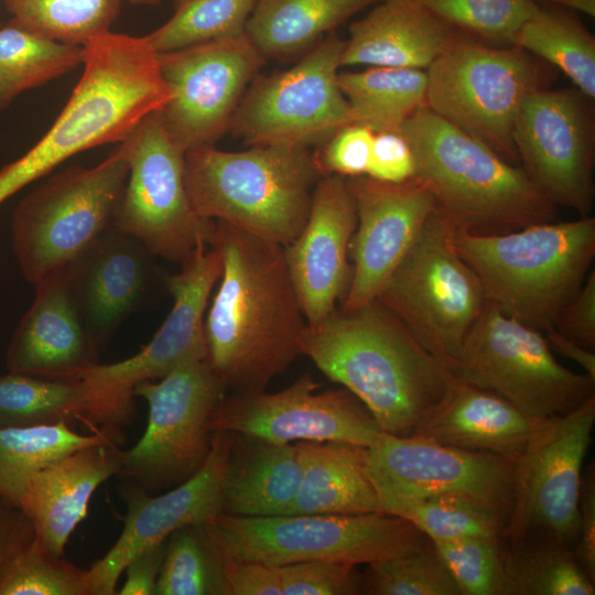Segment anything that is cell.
Returning a JSON list of instances; mask_svg holds the SVG:
<instances>
[{
    "mask_svg": "<svg viewBox=\"0 0 595 595\" xmlns=\"http://www.w3.org/2000/svg\"><path fill=\"white\" fill-rule=\"evenodd\" d=\"M461 595H510L501 539L433 541Z\"/></svg>",
    "mask_w": 595,
    "mask_h": 595,
    "instance_id": "ee69618b",
    "label": "cell"
},
{
    "mask_svg": "<svg viewBox=\"0 0 595 595\" xmlns=\"http://www.w3.org/2000/svg\"><path fill=\"white\" fill-rule=\"evenodd\" d=\"M301 475L295 444L235 433L224 476L223 512L249 517L289 515Z\"/></svg>",
    "mask_w": 595,
    "mask_h": 595,
    "instance_id": "83f0119b",
    "label": "cell"
},
{
    "mask_svg": "<svg viewBox=\"0 0 595 595\" xmlns=\"http://www.w3.org/2000/svg\"><path fill=\"white\" fill-rule=\"evenodd\" d=\"M34 536V528L22 509L0 497V569Z\"/></svg>",
    "mask_w": 595,
    "mask_h": 595,
    "instance_id": "f5cc1de1",
    "label": "cell"
},
{
    "mask_svg": "<svg viewBox=\"0 0 595 595\" xmlns=\"http://www.w3.org/2000/svg\"><path fill=\"white\" fill-rule=\"evenodd\" d=\"M462 35L419 0H379L349 26L340 64L428 68Z\"/></svg>",
    "mask_w": 595,
    "mask_h": 595,
    "instance_id": "484cf974",
    "label": "cell"
},
{
    "mask_svg": "<svg viewBox=\"0 0 595 595\" xmlns=\"http://www.w3.org/2000/svg\"><path fill=\"white\" fill-rule=\"evenodd\" d=\"M0 595H91L87 570L46 551L34 538L0 569Z\"/></svg>",
    "mask_w": 595,
    "mask_h": 595,
    "instance_id": "b9f144b4",
    "label": "cell"
},
{
    "mask_svg": "<svg viewBox=\"0 0 595 595\" xmlns=\"http://www.w3.org/2000/svg\"><path fill=\"white\" fill-rule=\"evenodd\" d=\"M451 372L537 421L564 415L595 396V379L561 365L543 332L505 315L488 301Z\"/></svg>",
    "mask_w": 595,
    "mask_h": 595,
    "instance_id": "9c48e42d",
    "label": "cell"
},
{
    "mask_svg": "<svg viewBox=\"0 0 595 595\" xmlns=\"http://www.w3.org/2000/svg\"><path fill=\"white\" fill-rule=\"evenodd\" d=\"M375 132L360 123H349L333 134L314 155L322 175L344 177L366 175Z\"/></svg>",
    "mask_w": 595,
    "mask_h": 595,
    "instance_id": "bcb514c9",
    "label": "cell"
},
{
    "mask_svg": "<svg viewBox=\"0 0 595 595\" xmlns=\"http://www.w3.org/2000/svg\"><path fill=\"white\" fill-rule=\"evenodd\" d=\"M108 443L118 444L101 431L79 434L68 422L0 428V497L20 508L33 474L83 447Z\"/></svg>",
    "mask_w": 595,
    "mask_h": 595,
    "instance_id": "1f68e13d",
    "label": "cell"
},
{
    "mask_svg": "<svg viewBox=\"0 0 595 595\" xmlns=\"http://www.w3.org/2000/svg\"><path fill=\"white\" fill-rule=\"evenodd\" d=\"M131 3L134 4H153L159 2L160 0H128Z\"/></svg>",
    "mask_w": 595,
    "mask_h": 595,
    "instance_id": "9f6ffc18",
    "label": "cell"
},
{
    "mask_svg": "<svg viewBox=\"0 0 595 595\" xmlns=\"http://www.w3.org/2000/svg\"><path fill=\"white\" fill-rule=\"evenodd\" d=\"M129 165L111 228L139 239L155 257L182 262L209 244L215 220L199 217L185 185V152L159 110L144 116L119 142Z\"/></svg>",
    "mask_w": 595,
    "mask_h": 595,
    "instance_id": "7c38bea8",
    "label": "cell"
},
{
    "mask_svg": "<svg viewBox=\"0 0 595 595\" xmlns=\"http://www.w3.org/2000/svg\"><path fill=\"white\" fill-rule=\"evenodd\" d=\"M456 234L437 208L376 298L450 371L487 303Z\"/></svg>",
    "mask_w": 595,
    "mask_h": 595,
    "instance_id": "52a82bcc",
    "label": "cell"
},
{
    "mask_svg": "<svg viewBox=\"0 0 595 595\" xmlns=\"http://www.w3.org/2000/svg\"><path fill=\"white\" fill-rule=\"evenodd\" d=\"M208 246L221 258L205 320L208 361L235 393L263 391L300 355L306 326L283 247L220 220Z\"/></svg>",
    "mask_w": 595,
    "mask_h": 595,
    "instance_id": "6da1fadb",
    "label": "cell"
},
{
    "mask_svg": "<svg viewBox=\"0 0 595 595\" xmlns=\"http://www.w3.org/2000/svg\"><path fill=\"white\" fill-rule=\"evenodd\" d=\"M122 0H4L11 21L44 37L77 46L110 31Z\"/></svg>",
    "mask_w": 595,
    "mask_h": 595,
    "instance_id": "74e56055",
    "label": "cell"
},
{
    "mask_svg": "<svg viewBox=\"0 0 595 595\" xmlns=\"http://www.w3.org/2000/svg\"><path fill=\"white\" fill-rule=\"evenodd\" d=\"M356 225V206L346 177L323 175L313 191L304 227L283 247L309 325L326 317L346 294L351 275L347 256Z\"/></svg>",
    "mask_w": 595,
    "mask_h": 595,
    "instance_id": "603a6c76",
    "label": "cell"
},
{
    "mask_svg": "<svg viewBox=\"0 0 595 595\" xmlns=\"http://www.w3.org/2000/svg\"><path fill=\"white\" fill-rule=\"evenodd\" d=\"M344 44L329 33L291 68L255 79L235 112L234 132L249 145L309 149L353 123L338 84Z\"/></svg>",
    "mask_w": 595,
    "mask_h": 595,
    "instance_id": "4fadbf2b",
    "label": "cell"
},
{
    "mask_svg": "<svg viewBox=\"0 0 595 595\" xmlns=\"http://www.w3.org/2000/svg\"><path fill=\"white\" fill-rule=\"evenodd\" d=\"M203 529L220 559L282 566L302 561L372 564L422 545L426 536L399 516L354 515L235 516L220 512Z\"/></svg>",
    "mask_w": 595,
    "mask_h": 595,
    "instance_id": "8992f818",
    "label": "cell"
},
{
    "mask_svg": "<svg viewBox=\"0 0 595 595\" xmlns=\"http://www.w3.org/2000/svg\"><path fill=\"white\" fill-rule=\"evenodd\" d=\"M309 149L251 145L185 152V185L195 213L285 247L304 227L322 177Z\"/></svg>",
    "mask_w": 595,
    "mask_h": 595,
    "instance_id": "5b68a950",
    "label": "cell"
},
{
    "mask_svg": "<svg viewBox=\"0 0 595 595\" xmlns=\"http://www.w3.org/2000/svg\"><path fill=\"white\" fill-rule=\"evenodd\" d=\"M360 594L461 595L433 541L416 549L368 564L361 573Z\"/></svg>",
    "mask_w": 595,
    "mask_h": 595,
    "instance_id": "60d3db41",
    "label": "cell"
},
{
    "mask_svg": "<svg viewBox=\"0 0 595 595\" xmlns=\"http://www.w3.org/2000/svg\"><path fill=\"white\" fill-rule=\"evenodd\" d=\"M300 354L371 411L381 430L411 436L441 407L456 378L378 300L335 307L304 327Z\"/></svg>",
    "mask_w": 595,
    "mask_h": 595,
    "instance_id": "7a4b0ae2",
    "label": "cell"
},
{
    "mask_svg": "<svg viewBox=\"0 0 595 595\" xmlns=\"http://www.w3.org/2000/svg\"><path fill=\"white\" fill-rule=\"evenodd\" d=\"M368 176L389 183L415 177V160L402 131L375 132Z\"/></svg>",
    "mask_w": 595,
    "mask_h": 595,
    "instance_id": "7dc6e473",
    "label": "cell"
},
{
    "mask_svg": "<svg viewBox=\"0 0 595 595\" xmlns=\"http://www.w3.org/2000/svg\"><path fill=\"white\" fill-rule=\"evenodd\" d=\"M378 1L257 0L246 33L263 57H283L314 46L325 34Z\"/></svg>",
    "mask_w": 595,
    "mask_h": 595,
    "instance_id": "f546056e",
    "label": "cell"
},
{
    "mask_svg": "<svg viewBox=\"0 0 595 595\" xmlns=\"http://www.w3.org/2000/svg\"><path fill=\"white\" fill-rule=\"evenodd\" d=\"M426 69L425 105L433 112L509 163L519 161L516 119L541 78L526 51L490 47L464 34Z\"/></svg>",
    "mask_w": 595,
    "mask_h": 595,
    "instance_id": "30bf717a",
    "label": "cell"
},
{
    "mask_svg": "<svg viewBox=\"0 0 595 595\" xmlns=\"http://www.w3.org/2000/svg\"><path fill=\"white\" fill-rule=\"evenodd\" d=\"M129 174L119 147L91 167L69 166L26 194L12 216V247L33 285L63 271L112 225Z\"/></svg>",
    "mask_w": 595,
    "mask_h": 595,
    "instance_id": "ba28073f",
    "label": "cell"
},
{
    "mask_svg": "<svg viewBox=\"0 0 595 595\" xmlns=\"http://www.w3.org/2000/svg\"><path fill=\"white\" fill-rule=\"evenodd\" d=\"M583 96L541 88L530 94L516 119L513 144L524 172L555 206L588 216L594 153Z\"/></svg>",
    "mask_w": 595,
    "mask_h": 595,
    "instance_id": "ac0fdd59",
    "label": "cell"
},
{
    "mask_svg": "<svg viewBox=\"0 0 595 595\" xmlns=\"http://www.w3.org/2000/svg\"><path fill=\"white\" fill-rule=\"evenodd\" d=\"M320 383L303 374L285 389L224 397L210 418L213 432L244 434L273 443L339 441L365 447L385 432L365 403L346 388L316 392Z\"/></svg>",
    "mask_w": 595,
    "mask_h": 595,
    "instance_id": "e0dca14e",
    "label": "cell"
},
{
    "mask_svg": "<svg viewBox=\"0 0 595 595\" xmlns=\"http://www.w3.org/2000/svg\"><path fill=\"white\" fill-rule=\"evenodd\" d=\"M368 467L378 494L463 495L509 517L515 461L502 456L385 433L368 448Z\"/></svg>",
    "mask_w": 595,
    "mask_h": 595,
    "instance_id": "d6986e66",
    "label": "cell"
},
{
    "mask_svg": "<svg viewBox=\"0 0 595 595\" xmlns=\"http://www.w3.org/2000/svg\"><path fill=\"white\" fill-rule=\"evenodd\" d=\"M594 423L595 396L564 415L540 422L515 461L504 543L548 540L574 550L583 461Z\"/></svg>",
    "mask_w": 595,
    "mask_h": 595,
    "instance_id": "9a60e30c",
    "label": "cell"
},
{
    "mask_svg": "<svg viewBox=\"0 0 595 595\" xmlns=\"http://www.w3.org/2000/svg\"><path fill=\"white\" fill-rule=\"evenodd\" d=\"M378 497L385 513L409 520L432 541L502 540L508 520L499 509L463 495L411 497L381 493Z\"/></svg>",
    "mask_w": 595,
    "mask_h": 595,
    "instance_id": "d6a6232c",
    "label": "cell"
},
{
    "mask_svg": "<svg viewBox=\"0 0 595 595\" xmlns=\"http://www.w3.org/2000/svg\"><path fill=\"white\" fill-rule=\"evenodd\" d=\"M456 247L486 300L543 333L580 292L595 258V218L548 221L473 235L457 230Z\"/></svg>",
    "mask_w": 595,
    "mask_h": 595,
    "instance_id": "277c9868",
    "label": "cell"
},
{
    "mask_svg": "<svg viewBox=\"0 0 595 595\" xmlns=\"http://www.w3.org/2000/svg\"><path fill=\"white\" fill-rule=\"evenodd\" d=\"M302 475L289 515L382 512L368 448L339 441H299Z\"/></svg>",
    "mask_w": 595,
    "mask_h": 595,
    "instance_id": "f1b7e54d",
    "label": "cell"
},
{
    "mask_svg": "<svg viewBox=\"0 0 595 595\" xmlns=\"http://www.w3.org/2000/svg\"><path fill=\"white\" fill-rule=\"evenodd\" d=\"M510 595H594L574 550L548 540L504 543Z\"/></svg>",
    "mask_w": 595,
    "mask_h": 595,
    "instance_id": "d590c367",
    "label": "cell"
},
{
    "mask_svg": "<svg viewBox=\"0 0 595 595\" xmlns=\"http://www.w3.org/2000/svg\"><path fill=\"white\" fill-rule=\"evenodd\" d=\"M282 595H358L361 573L356 565L302 561L280 566Z\"/></svg>",
    "mask_w": 595,
    "mask_h": 595,
    "instance_id": "f6af8a7d",
    "label": "cell"
},
{
    "mask_svg": "<svg viewBox=\"0 0 595 595\" xmlns=\"http://www.w3.org/2000/svg\"><path fill=\"white\" fill-rule=\"evenodd\" d=\"M234 439L235 433L214 432L202 467L164 494L151 496L136 485L123 484V529L109 551L87 570L91 595L117 594L118 580L137 553L167 540L182 527L204 523L223 512L224 476Z\"/></svg>",
    "mask_w": 595,
    "mask_h": 595,
    "instance_id": "ffe728a7",
    "label": "cell"
},
{
    "mask_svg": "<svg viewBox=\"0 0 595 595\" xmlns=\"http://www.w3.org/2000/svg\"><path fill=\"white\" fill-rule=\"evenodd\" d=\"M117 444H96L75 451L31 476L20 508L31 521L35 538L55 556L86 517L99 485L117 475Z\"/></svg>",
    "mask_w": 595,
    "mask_h": 595,
    "instance_id": "d4e9b609",
    "label": "cell"
},
{
    "mask_svg": "<svg viewBox=\"0 0 595 595\" xmlns=\"http://www.w3.org/2000/svg\"><path fill=\"white\" fill-rule=\"evenodd\" d=\"M226 390L208 359L183 364L159 382L138 383L133 394L149 404L148 425L134 446L118 448L116 476L149 494L192 477L210 451V418Z\"/></svg>",
    "mask_w": 595,
    "mask_h": 595,
    "instance_id": "8fae6325",
    "label": "cell"
},
{
    "mask_svg": "<svg viewBox=\"0 0 595 595\" xmlns=\"http://www.w3.org/2000/svg\"><path fill=\"white\" fill-rule=\"evenodd\" d=\"M263 58L246 32L158 53L160 72L171 93L159 112L184 152L213 145L230 128Z\"/></svg>",
    "mask_w": 595,
    "mask_h": 595,
    "instance_id": "2e32d148",
    "label": "cell"
},
{
    "mask_svg": "<svg viewBox=\"0 0 595 595\" xmlns=\"http://www.w3.org/2000/svg\"><path fill=\"white\" fill-rule=\"evenodd\" d=\"M415 177L457 230L496 235L558 220L555 206L522 167L482 141L420 107L404 123Z\"/></svg>",
    "mask_w": 595,
    "mask_h": 595,
    "instance_id": "3957f363",
    "label": "cell"
},
{
    "mask_svg": "<svg viewBox=\"0 0 595 595\" xmlns=\"http://www.w3.org/2000/svg\"><path fill=\"white\" fill-rule=\"evenodd\" d=\"M540 422L496 393L456 379L445 401L411 436L516 461Z\"/></svg>",
    "mask_w": 595,
    "mask_h": 595,
    "instance_id": "4316f807",
    "label": "cell"
},
{
    "mask_svg": "<svg viewBox=\"0 0 595 595\" xmlns=\"http://www.w3.org/2000/svg\"><path fill=\"white\" fill-rule=\"evenodd\" d=\"M34 288V301L9 344L7 367L10 372L47 379H79L99 364L100 349L82 325L64 270Z\"/></svg>",
    "mask_w": 595,
    "mask_h": 595,
    "instance_id": "cb8c5ba5",
    "label": "cell"
},
{
    "mask_svg": "<svg viewBox=\"0 0 595 595\" xmlns=\"http://www.w3.org/2000/svg\"><path fill=\"white\" fill-rule=\"evenodd\" d=\"M87 388L79 379L9 372L0 377V428L78 421Z\"/></svg>",
    "mask_w": 595,
    "mask_h": 595,
    "instance_id": "8d00e7d4",
    "label": "cell"
},
{
    "mask_svg": "<svg viewBox=\"0 0 595 595\" xmlns=\"http://www.w3.org/2000/svg\"><path fill=\"white\" fill-rule=\"evenodd\" d=\"M547 4L576 10L591 17L595 15V0H536Z\"/></svg>",
    "mask_w": 595,
    "mask_h": 595,
    "instance_id": "11a10c76",
    "label": "cell"
},
{
    "mask_svg": "<svg viewBox=\"0 0 595 595\" xmlns=\"http://www.w3.org/2000/svg\"><path fill=\"white\" fill-rule=\"evenodd\" d=\"M155 595H228L224 565L203 524L182 527L167 538Z\"/></svg>",
    "mask_w": 595,
    "mask_h": 595,
    "instance_id": "ab89813d",
    "label": "cell"
},
{
    "mask_svg": "<svg viewBox=\"0 0 595 595\" xmlns=\"http://www.w3.org/2000/svg\"><path fill=\"white\" fill-rule=\"evenodd\" d=\"M228 595H282L280 566L255 561L224 564Z\"/></svg>",
    "mask_w": 595,
    "mask_h": 595,
    "instance_id": "f907efd6",
    "label": "cell"
},
{
    "mask_svg": "<svg viewBox=\"0 0 595 595\" xmlns=\"http://www.w3.org/2000/svg\"><path fill=\"white\" fill-rule=\"evenodd\" d=\"M154 258L139 239L110 227L64 269L82 325L100 351L149 302L159 279Z\"/></svg>",
    "mask_w": 595,
    "mask_h": 595,
    "instance_id": "7402d4cb",
    "label": "cell"
},
{
    "mask_svg": "<svg viewBox=\"0 0 595 595\" xmlns=\"http://www.w3.org/2000/svg\"><path fill=\"white\" fill-rule=\"evenodd\" d=\"M574 554L585 572L595 582V466L588 464L582 473L577 502V538Z\"/></svg>",
    "mask_w": 595,
    "mask_h": 595,
    "instance_id": "681fc988",
    "label": "cell"
},
{
    "mask_svg": "<svg viewBox=\"0 0 595 595\" xmlns=\"http://www.w3.org/2000/svg\"><path fill=\"white\" fill-rule=\"evenodd\" d=\"M3 106H4V105L0 101V110L2 109Z\"/></svg>",
    "mask_w": 595,
    "mask_h": 595,
    "instance_id": "6f0895ef",
    "label": "cell"
},
{
    "mask_svg": "<svg viewBox=\"0 0 595 595\" xmlns=\"http://www.w3.org/2000/svg\"><path fill=\"white\" fill-rule=\"evenodd\" d=\"M346 182L357 214L349 245L354 267L340 306L350 311L377 298L437 203L418 177L389 183L360 175Z\"/></svg>",
    "mask_w": 595,
    "mask_h": 595,
    "instance_id": "44dd1931",
    "label": "cell"
},
{
    "mask_svg": "<svg viewBox=\"0 0 595 595\" xmlns=\"http://www.w3.org/2000/svg\"><path fill=\"white\" fill-rule=\"evenodd\" d=\"M167 540L137 553L127 564L120 595H152L164 560Z\"/></svg>",
    "mask_w": 595,
    "mask_h": 595,
    "instance_id": "816d5d0a",
    "label": "cell"
},
{
    "mask_svg": "<svg viewBox=\"0 0 595 595\" xmlns=\"http://www.w3.org/2000/svg\"><path fill=\"white\" fill-rule=\"evenodd\" d=\"M85 60L84 46L61 43L13 21L0 24V101L66 74Z\"/></svg>",
    "mask_w": 595,
    "mask_h": 595,
    "instance_id": "e575fe53",
    "label": "cell"
},
{
    "mask_svg": "<svg viewBox=\"0 0 595 595\" xmlns=\"http://www.w3.org/2000/svg\"><path fill=\"white\" fill-rule=\"evenodd\" d=\"M544 335L553 351L572 359L584 369L585 374L595 379V350L569 339L555 328L547 331Z\"/></svg>",
    "mask_w": 595,
    "mask_h": 595,
    "instance_id": "db71d44e",
    "label": "cell"
},
{
    "mask_svg": "<svg viewBox=\"0 0 595 595\" xmlns=\"http://www.w3.org/2000/svg\"><path fill=\"white\" fill-rule=\"evenodd\" d=\"M199 242L181 262V271L165 278L174 303L153 338L125 360L91 367L83 375L98 415L125 426L134 419L133 390L140 382L162 378L176 367L208 359L204 315L221 273V258Z\"/></svg>",
    "mask_w": 595,
    "mask_h": 595,
    "instance_id": "5bb4252c",
    "label": "cell"
},
{
    "mask_svg": "<svg viewBox=\"0 0 595 595\" xmlns=\"http://www.w3.org/2000/svg\"><path fill=\"white\" fill-rule=\"evenodd\" d=\"M257 0H175L173 15L145 39L156 53L232 37L246 32Z\"/></svg>",
    "mask_w": 595,
    "mask_h": 595,
    "instance_id": "f35d334b",
    "label": "cell"
},
{
    "mask_svg": "<svg viewBox=\"0 0 595 595\" xmlns=\"http://www.w3.org/2000/svg\"><path fill=\"white\" fill-rule=\"evenodd\" d=\"M339 87L355 123L374 132L402 131L405 121L425 105L426 72L402 67H368L339 72Z\"/></svg>",
    "mask_w": 595,
    "mask_h": 595,
    "instance_id": "4dcf8cb0",
    "label": "cell"
},
{
    "mask_svg": "<svg viewBox=\"0 0 595 595\" xmlns=\"http://www.w3.org/2000/svg\"><path fill=\"white\" fill-rule=\"evenodd\" d=\"M512 45L560 68L585 97H595V40L561 7L539 4L519 28Z\"/></svg>",
    "mask_w": 595,
    "mask_h": 595,
    "instance_id": "836d02e7",
    "label": "cell"
},
{
    "mask_svg": "<svg viewBox=\"0 0 595 595\" xmlns=\"http://www.w3.org/2000/svg\"><path fill=\"white\" fill-rule=\"evenodd\" d=\"M466 35L510 43L539 7L536 0H419Z\"/></svg>",
    "mask_w": 595,
    "mask_h": 595,
    "instance_id": "7bdbcfd3",
    "label": "cell"
},
{
    "mask_svg": "<svg viewBox=\"0 0 595 595\" xmlns=\"http://www.w3.org/2000/svg\"><path fill=\"white\" fill-rule=\"evenodd\" d=\"M581 346L595 350V270L592 269L580 292L561 312L555 327Z\"/></svg>",
    "mask_w": 595,
    "mask_h": 595,
    "instance_id": "c3c4849f",
    "label": "cell"
}]
</instances>
